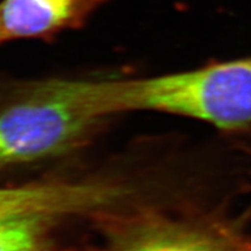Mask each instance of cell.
Segmentation results:
<instances>
[{
  "mask_svg": "<svg viewBox=\"0 0 251 251\" xmlns=\"http://www.w3.org/2000/svg\"><path fill=\"white\" fill-rule=\"evenodd\" d=\"M148 111L235 129L251 124V57L148 77L141 91Z\"/></svg>",
  "mask_w": 251,
  "mask_h": 251,
  "instance_id": "cell-2",
  "label": "cell"
},
{
  "mask_svg": "<svg viewBox=\"0 0 251 251\" xmlns=\"http://www.w3.org/2000/svg\"><path fill=\"white\" fill-rule=\"evenodd\" d=\"M107 0H1L0 45L81 28Z\"/></svg>",
  "mask_w": 251,
  "mask_h": 251,
  "instance_id": "cell-5",
  "label": "cell"
},
{
  "mask_svg": "<svg viewBox=\"0 0 251 251\" xmlns=\"http://www.w3.org/2000/svg\"><path fill=\"white\" fill-rule=\"evenodd\" d=\"M106 224L102 242L56 251H251L249 238L215 220L139 213Z\"/></svg>",
  "mask_w": 251,
  "mask_h": 251,
  "instance_id": "cell-3",
  "label": "cell"
},
{
  "mask_svg": "<svg viewBox=\"0 0 251 251\" xmlns=\"http://www.w3.org/2000/svg\"><path fill=\"white\" fill-rule=\"evenodd\" d=\"M101 120L65 98L56 78L28 83L0 107V166L36 162L77 148Z\"/></svg>",
  "mask_w": 251,
  "mask_h": 251,
  "instance_id": "cell-1",
  "label": "cell"
},
{
  "mask_svg": "<svg viewBox=\"0 0 251 251\" xmlns=\"http://www.w3.org/2000/svg\"><path fill=\"white\" fill-rule=\"evenodd\" d=\"M55 222L46 216L0 218V251H51L49 231Z\"/></svg>",
  "mask_w": 251,
  "mask_h": 251,
  "instance_id": "cell-6",
  "label": "cell"
},
{
  "mask_svg": "<svg viewBox=\"0 0 251 251\" xmlns=\"http://www.w3.org/2000/svg\"><path fill=\"white\" fill-rule=\"evenodd\" d=\"M117 199L113 185L47 183L0 187V218L46 216L61 219L93 214L111 207Z\"/></svg>",
  "mask_w": 251,
  "mask_h": 251,
  "instance_id": "cell-4",
  "label": "cell"
}]
</instances>
